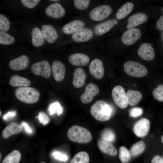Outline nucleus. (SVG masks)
<instances>
[{"instance_id": "obj_7", "label": "nucleus", "mask_w": 163, "mask_h": 163, "mask_svg": "<svg viewBox=\"0 0 163 163\" xmlns=\"http://www.w3.org/2000/svg\"><path fill=\"white\" fill-rule=\"evenodd\" d=\"M33 72L36 75H41L45 78L50 76L51 69L48 62L43 60L33 64L31 67Z\"/></svg>"}, {"instance_id": "obj_5", "label": "nucleus", "mask_w": 163, "mask_h": 163, "mask_svg": "<svg viewBox=\"0 0 163 163\" xmlns=\"http://www.w3.org/2000/svg\"><path fill=\"white\" fill-rule=\"evenodd\" d=\"M112 96L114 102L120 108L124 109L128 106V103L124 89L121 86L114 87L112 91Z\"/></svg>"}, {"instance_id": "obj_13", "label": "nucleus", "mask_w": 163, "mask_h": 163, "mask_svg": "<svg viewBox=\"0 0 163 163\" xmlns=\"http://www.w3.org/2000/svg\"><path fill=\"white\" fill-rule=\"evenodd\" d=\"M137 53L141 58L146 61L152 60L155 57L154 49L150 43H145L142 44L139 47Z\"/></svg>"}, {"instance_id": "obj_51", "label": "nucleus", "mask_w": 163, "mask_h": 163, "mask_svg": "<svg viewBox=\"0 0 163 163\" xmlns=\"http://www.w3.org/2000/svg\"><path fill=\"white\" fill-rule=\"evenodd\" d=\"M40 163H45V162H41Z\"/></svg>"}, {"instance_id": "obj_9", "label": "nucleus", "mask_w": 163, "mask_h": 163, "mask_svg": "<svg viewBox=\"0 0 163 163\" xmlns=\"http://www.w3.org/2000/svg\"><path fill=\"white\" fill-rule=\"evenodd\" d=\"M150 127V122L146 118H142L136 122L133 127V131L137 136L142 137L148 133Z\"/></svg>"}, {"instance_id": "obj_45", "label": "nucleus", "mask_w": 163, "mask_h": 163, "mask_svg": "<svg viewBox=\"0 0 163 163\" xmlns=\"http://www.w3.org/2000/svg\"><path fill=\"white\" fill-rule=\"evenodd\" d=\"M21 125L24 127L26 132L27 133L31 134L33 133V131L26 123L22 122L21 123Z\"/></svg>"}, {"instance_id": "obj_12", "label": "nucleus", "mask_w": 163, "mask_h": 163, "mask_svg": "<svg viewBox=\"0 0 163 163\" xmlns=\"http://www.w3.org/2000/svg\"><path fill=\"white\" fill-rule=\"evenodd\" d=\"M51 69L54 79L57 82H61L64 79L66 69L64 64L61 61L55 60L51 65Z\"/></svg>"}, {"instance_id": "obj_2", "label": "nucleus", "mask_w": 163, "mask_h": 163, "mask_svg": "<svg viewBox=\"0 0 163 163\" xmlns=\"http://www.w3.org/2000/svg\"><path fill=\"white\" fill-rule=\"evenodd\" d=\"M90 113L97 120L101 121L109 120L111 117V109L105 101L99 100L96 101L91 106Z\"/></svg>"}, {"instance_id": "obj_22", "label": "nucleus", "mask_w": 163, "mask_h": 163, "mask_svg": "<svg viewBox=\"0 0 163 163\" xmlns=\"http://www.w3.org/2000/svg\"><path fill=\"white\" fill-rule=\"evenodd\" d=\"M93 35V32L91 29L84 28L74 33L72 35V38L75 42H82L89 40Z\"/></svg>"}, {"instance_id": "obj_28", "label": "nucleus", "mask_w": 163, "mask_h": 163, "mask_svg": "<svg viewBox=\"0 0 163 163\" xmlns=\"http://www.w3.org/2000/svg\"><path fill=\"white\" fill-rule=\"evenodd\" d=\"M133 4L127 2L124 4L118 10L116 14V18L117 20L122 19L127 16L132 11Z\"/></svg>"}, {"instance_id": "obj_23", "label": "nucleus", "mask_w": 163, "mask_h": 163, "mask_svg": "<svg viewBox=\"0 0 163 163\" xmlns=\"http://www.w3.org/2000/svg\"><path fill=\"white\" fill-rule=\"evenodd\" d=\"M73 79V84L76 88H80L84 86L86 78V73L83 69L78 68L74 71Z\"/></svg>"}, {"instance_id": "obj_48", "label": "nucleus", "mask_w": 163, "mask_h": 163, "mask_svg": "<svg viewBox=\"0 0 163 163\" xmlns=\"http://www.w3.org/2000/svg\"><path fill=\"white\" fill-rule=\"evenodd\" d=\"M50 1H53V2H57L59 1V0H50Z\"/></svg>"}, {"instance_id": "obj_25", "label": "nucleus", "mask_w": 163, "mask_h": 163, "mask_svg": "<svg viewBox=\"0 0 163 163\" xmlns=\"http://www.w3.org/2000/svg\"><path fill=\"white\" fill-rule=\"evenodd\" d=\"M9 84L14 87H28L31 84L28 79L17 75H12L9 81Z\"/></svg>"}, {"instance_id": "obj_14", "label": "nucleus", "mask_w": 163, "mask_h": 163, "mask_svg": "<svg viewBox=\"0 0 163 163\" xmlns=\"http://www.w3.org/2000/svg\"><path fill=\"white\" fill-rule=\"evenodd\" d=\"M29 62L28 56L23 55L11 61L9 63V66L12 70L20 71L26 69L28 67Z\"/></svg>"}, {"instance_id": "obj_35", "label": "nucleus", "mask_w": 163, "mask_h": 163, "mask_svg": "<svg viewBox=\"0 0 163 163\" xmlns=\"http://www.w3.org/2000/svg\"><path fill=\"white\" fill-rule=\"evenodd\" d=\"M62 107L58 101H56L50 105L48 109L49 114L50 115H52L56 112L58 115H60L62 114Z\"/></svg>"}, {"instance_id": "obj_38", "label": "nucleus", "mask_w": 163, "mask_h": 163, "mask_svg": "<svg viewBox=\"0 0 163 163\" xmlns=\"http://www.w3.org/2000/svg\"><path fill=\"white\" fill-rule=\"evenodd\" d=\"M90 0H75L74 4L75 6L78 9L83 10L87 8L89 6Z\"/></svg>"}, {"instance_id": "obj_47", "label": "nucleus", "mask_w": 163, "mask_h": 163, "mask_svg": "<svg viewBox=\"0 0 163 163\" xmlns=\"http://www.w3.org/2000/svg\"><path fill=\"white\" fill-rule=\"evenodd\" d=\"M161 142L163 143V134L161 137Z\"/></svg>"}, {"instance_id": "obj_33", "label": "nucleus", "mask_w": 163, "mask_h": 163, "mask_svg": "<svg viewBox=\"0 0 163 163\" xmlns=\"http://www.w3.org/2000/svg\"><path fill=\"white\" fill-rule=\"evenodd\" d=\"M101 137L102 139L110 142H113L115 139V133L109 128L104 129L101 133Z\"/></svg>"}, {"instance_id": "obj_20", "label": "nucleus", "mask_w": 163, "mask_h": 163, "mask_svg": "<svg viewBox=\"0 0 163 163\" xmlns=\"http://www.w3.org/2000/svg\"><path fill=\"white\" fill-rule=\"evenodd\" d=\"M68 60L72 64L77 66L87 65L90 61L89 57L86 55L81 53H76L71 55Z\"/></svg>"}, {"instance_id": "obj_18", "label": "nucleus", "mask_w": 163, "mask_h": 163, "mask_svg": "<svg viewBox=\"0 0 163 163\" xmlns=\"http://www.w3.org/2000/svg\"><path fill=\"white\" fill-rule=\"evenodd\" d=\"M41 31L44 38L49 43H53L58 38L56 30L52 25H43L42 27Z\"/></svg>"}, {"instance_id": "obj_39", "label": "nucleus", "mask_w": 163, "mask_h": 163, "mask_svg": "<svg viewBox=\"0 0 163 163\" xmlns=\"http://www.w3.org/2000/svg\"><path fill=\"white\" fill-rule=\"evenodd\" d=\"M36 118H38L39 123H42L43 125H47L50 122L49 117L43 112H40Z\"/></svg>"}, {"instance_id": "obj_40", "label": "nucleus", "mask_w": 163, "mask_h": 163, "mask_svg": "<svg viewBox=\"0 0 163 163\" xmlns=\"http://www.w3.org/2000/svg\"><path fill=\"white\" fill-rule=\"evenodd\" d=\"M39 0H21L22 4L25 6L30 8L35 7L40 2Z\"/></svg>"}, {"instance_id": "obj_49", "label": "nucleus", "mask_w": 163, "mask_h": 163, "mask_svg": "<svg viewBox=\"0 0 163 163\" xmlns=\"http://www.w3.org/2000/svg\"><path fill=\"white\" fill-rule=\"evenodd\" d=\"M161 10H162V12H163V7L161 8Z\"/></svg>"}, {"instance_id": "obj_27", "label": "nucleus", "mask_w": 163, "mask_h": 163, "mask_svg": "<svg viewBox=\"0 0 163 163\" xmlns=\"http://www.w3.org/2000/svg\"><path fill=\"white\" fill-rule=\"evenodd\" d=\"M32 37V42L33 45L37 47L42 46L44 43V38L41 31L37 27L33 28L31 32Z\"/></svg>"}, {"instance_id": "obj_6", "label": "nucleus", "mask_w": 163, "mask_h": 163, "mask_svg": "<svg viewBox=\"0 0 163 163\" xmlns=\"http://www.w3.org/2000/svg\"><path fill=\"white\" fill-rule=\"evenodd\" d=\"M111 8L108 5H104L93 8L90 13V17L92 20L100 21L107 18L111 14Z\"/></svg>"}, {"instance_id": "obj_10", "label": "nucleus", "mask_w": 163, "mask_h": 163, "mask_svg": "<svg viewBox=\"0 0 163 163\" xmlns=\"http://www.w3.org/2000/svg\"><path fill=\"white\" fill-rule=\"evenodd\" d=\"M97 86L92 83L88 84L85 91L81 96V101L83 104H87L91 102L94 96L97 95L99 92Z\"/></svg>"}, {"instance_id": "obj_8", "label": "nucleus", "mask_w": 163, "mask_h": 163, "mask_svg": "<svg viewBox=\"0 0 163 163\" xmlns=\"http://www.w3.org/2000/svg\"><path fill=\"white\" fill-rule=\"evenodd\" d=\"M141 35V31L138 28H133L129 29L123 34L121 40L125 45H131L136 42L140 38Z\"/></svg>"}, {"instance_id": "obj_11", "label": "nucleus", "mask_w": 163, "mask_h": 163, "mask_svg": "<svg viewBox=\"0 0 163 163\" xmlns=\"http://www.w3.org/2000/svg\"><path fill=\"white\" fill-rule=\"evenodd\" d=\"M90 74L95 78L101 79L104 74V69L102 62L98 59L93 60L89 67Z\"/></svg>"}, {"instance_id": "obj_17", "label": "nucleus", "mask_w": 163, "mask_h": 163, "mask_svg": "<svg viewBox=\"0 0 163 163\" xmlns=\"http://www.w3.org/2000/svg\"><path fill=\"white\" fill-rule=\"evenodd\" d=\"M118 24L115 19H110L95 25L94 27V31L97 35H102L112 28Z\"/></svg>"}, {"instance_id": "obj_52", "label": "nucleus", "mask_w": 163, "mask_h": 163, "mask_svg": "<svg viewBox=\"0 0 163 163\" xmlns=\"http://www.w3.org/2000/svg\"><path fill=\"white\" fill-rule=\"evenodd\" d=\"M2 113V112H1V111H0V116L1 115V114Z\"/></svg>"}, {"instance_id": "obj_37", "label": "nucleus", "mask_w": 163, "mask_h": 163, "mask_svg": "<svg viewBox=\"0 0 163 163\" xmlns=\"http://www.w3.org/2000/svg\"><path fill=\"white\" fill-rule=\"evenodd\" d=\"M10 23L8 19L4 15L0 14V30L4 32L8 31L10 28Z\"/></svg>"}, {"instance_id": "obj_4", "label": "nucleus", "mask_w": 163, "mask_h": 163, "mask_svg": "<svg viewBox=\"0 0 163 163\" xmlns=\"http://www.w3.org/2000/svg\"><path fill=\"white\" fill-rule=\"evenodd\" d=\"M125 72L128 75L135 77L141 78L147 73L146 68L142 64L136 61H128L123 65Z\"/></svg>"}, {"instance_id": "obj_36", "label": "nucleus", "mask_w": 163, "mask_h": 163, "mask_svg": "<svg viewBox=\"0 0 163 163\" xmlns=\"http://www.w3.org/2000/svg\"><path fill=\"white\" fill-rule=\"evenodd\" d=\"M152 95L157 101H163V84L158 85L152 92Z\"/></svg>"}, {"instance_id": "obj_44", "label": "nucleus", "mask_w": 163, "mask_h": 163, "mask_svg": "<svg viewBox=\"0 0 163 163\" xmlns=\"http://www.w3.org/2000/svg\"><path fill=\"white\" fill-rule=\"evenodd\" d=\"M151 163H163V159L161 156L157 155L152 158Z\"/></svg>"}, {"instance_id": "obj_34", "label": "nucleus", "mask_w": 163, "mask_h": 163, "mask_svg": "<svg viewBox=\"0 0 163 163\" xmlns=\"http://www.w3.org/2000/svg\"><path fill=\"white\" fill-rule=\"evenodd\" d=\"M15 39L13 37L5 32L0 31V43L3 45H10L14 43Z\"/></svg>"}, {"instance_id": "obj_30", "label": "nucleus", "mask_w": 163, "mask_h": 163, "mask_svg": "<svg viewBox=\"0 0 163 163\" xmlns=\"http://www.w3.org/2000/svg\"><path fill=\"white\" fill-rule=\"evenodd\" d=\"M146 145L143 141H140L135 143L130 149L131 155L133 157L139 155L145 150Z\"/></svg>"}, {"instance_id": "obj_41", "label": "nucleus", "mask_w": 163, "mask_h": 163, "mask_svg": "<svg viewBox=\"0 0 163 163\" xmlns=\"http://www.w3.org/2000/svg\"><path fill=\"white\" fill-rule=\"evenodd\" d=\"M142 112L141 108L137 107H133L130 109L129 115L130 117H136L140 115Z\"/></svg>"}, {"instance_id": "obj_29", "label": "nucleus", "mask_w": 163, "mask_h": 163, "mask_svg": "<svg viewBox=\"0 0 163 163\" xmlns=\"http://www.w3.org/2000/svg\"><path fill=\"white\" fill-rule=\"evenodd\" d=\"M21 155L17 150H14L8 154L3 160L2 163H19Z\"/></svg>"}, {"instance_id": "obj_26", "label": "nucleus", "mask_w": 163, "mask_h": 163, "mask_svg": "<svg viewBox=\"0 0 163 163\" xmlns=\"http://www.w3.org/2000/svg\"><path fill=\"white\" fill-rule=\"evenodd\" d=\"M128 104L132 106L136 105L142 98L141 93L137 91L128 90L126 94Z\"/></svg>"}, {"instance_id": "obj_46", "label": "nucleus", "mask_w": 163, "mask_h": 163, "mask_svg": "<svg viewBox=\"0 0 163 163\" xmlns=\"http://www.w3.org/2000/svg\"><path fill=\"white\" fill-rule=\"evenodd\" d=\"M16 114V112L15 111H10L3 116V118L4 120H6L8 117H14Z\"/></svg>"}, {"instance_id": "obj_15", "label": "nucleus", "mask_w": 163, "mask_h": 163, "mask_svg": "<svg viewBox=\"0 0 163 163\" xmlns=\"http://www.w3.org/2000/svg\"><path fill=\"white\" fill-rule=\"evenodd\" d=\"M148 19L147 15L144 13L138 12L131 16L127 20V28H133L146 22Z\"/></svg>"}, {"instance_id": "obj_24", "label": "nucleus", "mask_w": 163, "mask_h": 163, "mask_svg": "<svg viewBox=\"0 0 163 163\" xmlns=\"http://www.w3.org/2000/svg\"><path fill=\"white\" fill-rule=\"evenodd\" d=\"M22 129L21 125L15 122L11 123L3 130L2 136L5 139L8 138L12 135L20 133Z\"/></svg>"}, {"instance_id": "obj_1", "label": "nucleus", "mask_w": 163, "mask_h": 163, "mask_svg": "<svg viewBox=\"0 0 163 163\" xmlns=\"http://www.w3.org/2000/svg\"><path fill=\"white\" fill-rule=\"evenodd\" d=\"M67 136L73 142L79 143H86L92 139L91 133L86 128L77 125H74L68 130Z\"/></svg>"}, {"instance_id": "obj_3", "label": "nucleus", "mask_w": 163, "mask_h": 163, "mask_svg": "<svg viewBox=\"0 0 163 163\" xmlns=\"http://www.w3.org/2000/svg\"><path fill=\"white\" fill-rule=\"evenodd\" d=\"M15 95L21 101L28 104L37 102L40 97L39 91L32 87H22L17 88L15 92Z\"/></svg>"}, {"instance_id": "obj_32", "label": "nucleus", "mask_w": 163, "mask_h": 163, "mask_svg": "<svg viewBox=\"0 0 163 163\" xmlns=\"http://www.w3.org/2000/svg\"><path fill=\"white\" fill-rule=\"evenodd\" d=\"M119 158L122 163H127L130 160L131 155L128 150L124 146H121L119 150Z\"/></svg>"}, {"instance_id": "obj_43", "label": "nucleus", "mask_w": 163, "mask_h": 163, "mask_svg": "<svg viewBox=\"0 0 163 163\" xmlns=\"http://www.w3.org/2000/svg\"><path fill=\"white\" fill-rule=\"evenodd\" d=\"M156 28L159 30H163V15L161 16L156 23Z\"/></svg>"}, {"instance_id": "obj_50", "label": "nucleus", "mask_w": 163, "mask_h": 163, "mask_svg": "<svg viewBox=\"0 0 163 163\" xmlns=\"http://www.w3.org/2000/svg\"><path fill=\"white\" fill-rule=\"evenodd\" d=\"M0 160H1V153H0Z\"/></svg>"}, {"instance_id": "obj_31", "label": "nucleus", "mask_w": 163, "mask_h": 163, "mask_svg": "<svg viewBox=\"0 0 163 163\" xmlns=\"http://www.w3.org/2000/svg\"><path fill=\"white\" fill-rule=\"evenodd\" d=\"M90 158L87 152L81 151L76 154L71 160L70 163H88Z\"/></svg>"}, {"instance_id": "obj_19", "label": "nucleus", "mask_w": 163, "mask_h": 163, "mask_svg": "<svg viewBox=\"0 0 163 163\" xmlns=\"http://www.w3.org/2000/svg\"><path fill=\"white\" fill-rule=\"evenodd\" d=\"M85 23L82 21L75 20L70 22L62 27L63 32L66 34L75 33L84 28Z\"/></svg>"}, {"instance_id": "obj_42", "label": "nucleus", "mask_w": 163, "mask_h": 163, "mask_svg": "<svg viewBox=\"0 0 163 163\" xmlns=\"http://www.w3.org/2000/svg\"><path fill=\"white\" fill-rule=\"evenodd\" d=\"M53 155L56 159L61 161H66L68 159L67 156L61 153L58 152H54L52 154Z\"/></svg>"}, {"instance_id": "obj_21", "label": "nucleus", "mask_w": 163, "mask_h": 163, "mask_svg": "<svg viewBox=\"0 0 163 163\" xmlns=\"http://www.w3.org/2000/svg\"><path fill=\"white\" fill-rule=\"evenodd\" d=\"M97 145L98 148L103 153L111 156H115L117 154L115 146L110 142L103 139L98 140Z\"/></svg>"}, {"instance_id": "obj_16", "label": "nucleus", "mask_w": 163, "mask_h": 163, "mask_svg": "<svg viewBox=\"0 0 163 163\" xmlns=\"http://www.w3.org/2000/svg\"><path fill=\"white\" fill-rule=\"evenodd\" d=\"M45 13L47 15L50 17L57 18L64 16L66 11L59 4H52L46 8Z\"/></svg>"}]
</instances>
